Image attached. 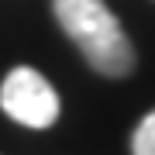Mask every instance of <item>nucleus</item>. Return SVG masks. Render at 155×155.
Instances as JSON below:
<instances>
[{
  "instance_id": "nucleus-1",
  "label": "nucleus",
  "mask_w": 155,
  "mask_h": 155,
  "mask_svg": "<svg viewBox=\"0 0 155 155\" xmlns=\"http://www.w3.org/2000/svg\"><path fill=\"white\" fill-rule=\"evenodd\" d=\"M55 17L97 72L104 76L131 72L134 48L104 0H55Z\"/></svg>"
},
{
  "instance_id": "nucleus-2",
  "label": "nucleus",
  "mask_w": 155,
  "mask_h": 155,
  "mask_svg": "<svg viewBox=\"0 0 155 155\" xmlns=\"http://www.w3.org/2000/svg\"><path fill=\"white\" fill-rule=\"evenodd\" d=\"M0 107L7 117L35 131L52 127L59 121V93L31 66H17L7 72V79L0 83Z\"/></svg>"
},
{
  "instance_id": "nucleus-3",
  "label": "nucleus",
  "mask_w": 155,
  "mask_h": 155,
  "mask_svg": "<svg viewBox=\"0 0 155 155\" xmlns=\"http://www.w3.org/2000/svg\"><path fill=\"white\" fill-rule=\"evenodd\" d=\"M131 152L134 155H155V110H148V114L141 117V124L134 127Z\"/></svg>"
}]
</instances>
